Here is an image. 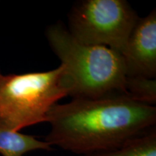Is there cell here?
Here are the masks:
<instances>
[{"instance_id": "obj_7", "label": "cell", "mask_w": 156, "mask_h": 156, "mask_svg": "<svg viewBox=\"0 0 156 156\" xmlns=\"http://www.w3.org/2000/svg\"><path fill=\"white\" fill-rule=\"evenodd\" d=\"M81 156H156L155 128L121 147Z\"/></svg>"}, {"instance_id": "obj_3", "label": "cell", "mask_w": 156, "mask_h": 156, "mask_svg": "<svg viewBox=\"0 0 156 156\" xmlns=\"http://www.w3.org/2000/svg\"><path fill=\"white\" fill-rule=\"evenodd\" d=\"M69 93L62 65L41 73H0V123L20 132L46 122L51 108Z\"/></svg>"}, {"instance_id": "obj_6", "label": "cell", "mask_w": 156, "mask_h": 156, "mask_svg": "<svg viewBox=\"0 0 156 156\" xmlns=\"http://www.w3.org/2000/svg\"><path fill=\"white\" fill-rule=\"evenodd\" d=\"M51 151V146L34 136L9 129L0 123V154L2 156H23L34 151Z\"/></svg>"}, {"instance_id": "obj_4", "label": "cell", "mask_w": 156, "mask_h": 156, "mask_svg": "<svg viewBox=\"0 0 156 156\" xmlns=\"http://www.w3.org/2000/svg\"><path fill=\"white\" fill-rule=\"evenodd\" d=\"M139 17L125 0H83L70 11L67 29L82 44L122 54Z\"/></svg>"}, {"instance_id": "obj_9", "label": "cell", "mask_w": 156, "mask_h": 156, "mask_svg": "<svg viewBox=\"0 0 156 156\" xmlns=\"http://www.w3.org/2000/svg\"><path fill=\"white\" fill-rule=\"evenodd\" d=\"M0 73H1V72H0Z\"/></svg>"}, {"instance_id": "obj_2", "label": "cell", "mask_w": 156, "mask_h": 156, "mask_svg": "<svg viewBox=\"0 0 156 156\" xmlns=\"http://www.w3.org/2000/svg\"><path fill=\"white\" fill-rule=\"evenodd\" d=\"M45 34L64 68L69 96L94 98L124 94L126 72L119 52L106 46L82 44L62 23L49 25Z\"/></svg>"}, {"instance_id": "obj_5", "label": "cell", "mask_w": 156, "mask_h": 156, "mask_svg": "<svg viewBox=\"0 0 156 156\" xmlns=\"http://www.w3.org/2000/svg\"><path fill=\"white\" fill-rule=\"evenodd\" d=\"M122 56L126 76L156 77V11L139 17Z\"/></svg>"}, {"instance_id": "obj_8", "label": "cell", "mask_w": 156, "mask_h": 156, "mask_svg": "<svg viewBox=\"0 0 156 156\" xmlns=\"http://www.w3.org/2000/svg\"><path fill=\"white\" fill-rule=\"evenodd\" d=\"M124 95L136 102L153 106L156 103V79L126 76Z\"/></svg>"}, {"instance_id": "obj_1", "label": "cell", "mask_w": 156, "mask_h": 156, "mask_svg": "<svg viewBox=\"0 0 156 156\" xmlns=\"http://www.w3.org/2000/svg\"><path fill=\"white\" fill-rule=\"evenodd\" d=\"M46 122L44 141L83 155L121 147L155 128L156 108L124 94L77 98L54 105Z\"/></svg>"}]
</instances>
